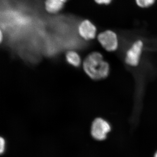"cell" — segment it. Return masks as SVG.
I'll return each mask as SVG.
<instances>
[{
	"instance_id": "1",
	"label": "cell",
	"mask_w": 157,
	"mask_h": 157,
	"mask_svg": "<svg viewBox=\"0 0 157 157\" xmlns=\"http://www.w3.org/2000/svg\"><path fill=\"white\" fill-rule=\"evenodd\" d=\"M83 68L86 73L94 80L104 79L109 74V64L99 52H92L86 58Z\"/></svg>"
},
{
	"instance_id": "2",
	"label": "cell",
	"mask_w": 157,
	"mask_h": 157,
	"mask_svg": "<svg viewBox=\"0 0 157 157\" xmlns=\"http://www.w3.org/2000/svg\"><path fill=\"white\" fill-rule=\"evenodd\" d=\"M111 131V125L104 119L98 117L93 121L91 128V134L95 140L99 141L106 140L107 134Z\"/></svg>"
},
{
	"instance_id": "3",
	"label": "cell",
	"mask_w": 157,
	"mask_h": 157,
	"mask_svg": "<svg viewBox=\"0 0 157 157\" xmlns=\"http://www.w3.org/2000/svg\"><path fill=\"white\" fill-rule=\"evenodd\" d=\"M98 40L104 49L108 52L116 50L118 47V39L115 32L106 30L98 35Z\"/></svg>"
},
{
	"instance_id": "4",
	"label": "cell",
	"mask_w": 157,
	"mask_h": 157,
	"mask_svg": "<svg viewBox=\"0 0 157 157\" xmlns=\"http://www.w3.org/2000/svg\"><path fill=\"white\" fill-rule=\"evenodd\" d=\"M143 47V42L141 40L134 42L126 54L125 59L127 64L131 67H137L139 64Z\"/></svg>"
},
{
	"instance_id": "5",
	"label": "cell",
	"mask_w": 157,
	"mask_h": 157,
	"mask_svg": "<svg viewBox=\"0 0 157 157\" xmlns=\"http://www.w3.org/2000/svg\"><path fill=\"white\" fill-rule=\"evenodd\" d=\"M97 28L94 25L88 20L82 21L78 26V31L80 36L86 40H90L95 38Z\"/></svg>"
},
{
	"instance_id": "6",
	"label": "cell",
	"mask_w": 157,
	"mask_h": 157,
	"mask_svg": "<svg viewBox=\"0 0 157 157\" xmlns=\"http://www.w3.org/2000/svg\"><path fill=\"white\" fill-rule=\"evenodd\" d=\"M45 4L46 11L51 14L59 12L64 6V2L61 0H45Z\"/></svg>"
},
{
	"instance_id": "7",
	"label": "cell",
	"mask_w": 157,
	"mask_h": 157,
	"mask_svg": "<svg viewBox=\"0 0 157 157\" xmlns=\"http://www.w3.org/2000/svg\"><path fill=\"white\" fill-rule=\"evenodd\" d=\"M66 59L70 64L73 67H79L81 64V59L79 55L76 52L73 51H68L66 54Z\"/></svg>"
},
{
	"instance_id": "8",
	"label": "cell",
	"mask_w": 157,
	"mask_h": 157,
	"mask_svg": "<svg viewBox=\"0 0 157 157\" xmlns=\"http://www.w3.org/2000/svg\"><path fill=\"white\" fill-rule=\"evenodd\" d=\"M156 0H135L136 5L140 8L145 9L153 6Z\"/></svg>"
},
{
	"instance_id": "9",
	"label": "cell",
	"mask_w": 157,
	"mask_h": 157,
	"mask_svg": "<svg viewBox=\"0 0 157 157\" xmlns=\"http://www.w3.org/2000/svg\"><path fill=\"white\" fill-rule=\"evenodd\" d=\"M97 4L101 5H109L112 2L113 0H94Z\"/></svg>"
},
{
	"instance_id": "10",
	"label": "cell",
	"mask_w": 157,
	"mask_h": 157,
	"mask_svg": "<svg viewBox=\"0 0 157 157\" xmlns=\"http://www.w3.org/2000/svg\"><path fill=\"white\" fill-rule=\"evenodd\" d=\"M0 152L1 154H2L5 150V141L3 138L1 137L0 139Z\"/></svg>"
},
{
	"instance_id": "11",
	"label": "cell",
	"mask_w": 157,
	"mask_h": 157,
	"mask_svg": "<svg viewBox=\"0 0 157 157\" xmlns=\"http://www.w3.org/2000/svg\"><path fill=\"white\" fill-rule=\"evenodd\" d=\"M1 42H2V31H1Z\"/></svg>"
},
{
	"instance_id": "12",
	"label": "cell",
	"mask_w": 157,
	"mask_h": 157,
	"mask_svg": "<svg viewBox=\"0 0 157 157\" xmlns=\"http://www.w3.org/2000/svg\"><path fill=\"white\" fill-rule=\"evenodd\" d=\"M153 157H157V150L155 152V153Z\"/></svg>"
},
{
	"instance_id": "13",
	"label": "cell",
	"mask_w": 157,
	"mask_h": 157,
	"mask_svg": "<svg viewBox=\"0 0 157 157\" xmlns=\"http://www.w3.org/2000/svg\"><path fill=\"white\" fill-rule=\"evenodd\" d=\"M62 2H66V1H67V0H61Z\"/></svg>"
}]
</instances>
